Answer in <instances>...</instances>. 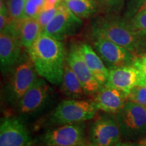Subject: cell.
<instances>
[{"instance_id": "obj_1", "label": "cell", "mask_w": 146, "mask_h": 146, "mask_svg": "<svg viewBox=\"0 0 146 146\" xmlns=\"http://www.w3.org/2000/svg\"><path fill=\"white\" fill-rule=\"evenodd\" d=\"M38 74L54 85H60L66 60L63 43L41 33L28 50Z\"/></svg>"}, {"instance_id": "obj_2", "label": "cell", "mask_w": 146, "mask_h": 146, "mask_svg": "<svg viewBox=\"0 0 146 146\" xmlns=\"http://www.w3.org/2000/svg\"><path fill=\"white\" fill-rule=\"evenodd\" d=\"M94 37H103L125 47L136 58L146 55V31L134 28L127 20L107 15L92 25Z\"/></svg>"}, {"instance_id": "obj_3", "label": "cell", "mask_w": 146, "mask_h": 146, "mask_svg": "<svg viewBox=\"0 0 146 146\" xmlns=\"http://www.w3.org/2000/svg\"><path fill=\"white\" fill-rule=\"evenodd\" d=\"M2 89L3 101L10 106H17L25 93L38 79V73L30 57H22L8 72Z\"/></svg>"}, {"instance_id": "obj_4", "label": "cell", "mask_w": 146, "mask_h": 146, "mask_svg": "<svg viewBox=\"0 0 146 146\" xmlns=\"http://www.w3.org/2000/svg\"><path fill=\"white\" fill-rule=\"evenodd\" d=\"M122 138L127 141L142 139L146 137V108L145 106L127 102L116 114Z\"/></svg>"}, {"instance_id": "obj_5", "label": "cell", "mask_w": 146, "mask_h": 146, "mask_svg": "<svg viewBox=\"0 0 146 146\" xmlns=\"http://www.w3.org/2000/svg\"><path fill=\"white\" fill-rule=\"evenodd\" d=\"M98 110L94 102L78 99L63 100L52 112L50 123L57 126L81 123L92 119Z\"/></svg>"}, {"instance_id": "obj_6", "label": "cell", "mask_w": 146, "mask_h": 146, "mask_svg": "<svg viewBox=\"0 0 146 146\" xmlns=\"http://www.w3.org/2000/svg\"><path fill=\"white\" fill-rule=\"evenodd\" d=\"M53 89L43 78H38L18 102L16 109L22 118L41 113L52 102Z\"/></svg>"}, {"instance_id": "obj_7", "label": "cell", "mask_w": 146, "mask_h": 146, "mask_svg": "<svg viewBox=\"0 0 146 146\" xmlns=\"http://www.w3.org/2000/svg\"><path fill=\"white\" fill-rule=\"evenodd\" d=\"M43 146H77L87 143L85 125L83 122L58 125L43 133L39 137Z\"/></svg>"}, {"instance_id": "obj_8", "label": "cell", "mask_w": 146, "mask_h": 146, "mask_svg": "<svg viewBox=\"0 0 146 146\" xmlns=\"http://www.w3.org/2000/svg\"><path fill=\"white\" fill-rule=\"evenodd\" d=\"M94 49L109 70L132 66L136 57L131 52L103 37H95Z\"/></svg>"}, {"instance_id": "obj_9", "label": "cell", "mask_w": 146, "mask_h": 146, "mask_svg": "<svg viewBox=\"0 0 146 146\" xmlns=\"http://www.w3.org/2000/svg\"><path fill=\"white\" fill-rule=\"evenodd\" d=\"M81 25V18L74 15L63 2L60 3L57 13L42 33L62 41L75 33Z\"/></svg>"}, {"instance_id": "obj_10", "label": "cell", "mask_w": 146, "mask_h": 146, "mask_svg": "<svg viewBox=\"0 0 146 146\" xmlns=\"http://www.w3.org/2000/svg\"><path fill=\"white\" fill-rule=\"evenodd\" d=\"M121 138L116 115L108 113L100 116L91 126V146H116Z\"/></svg>"}, {"instance_id": "obj_11", "label": "cell", "mask_w": 146, "mask_h": 146, "mask_svg": "<svg viewBox=\"0 0 146 146\" xmlns=\"http://www.w3.org/2000/svg\"><path fill=\"white\" fill-rule=\"evenodd\" d=\"M31 138L23 120L18 118H1L0 146H30Z\"/></svg>"}, {"instance_id": "obj_12", "label": "cell", "mask_w": 146, "mask_h": 146, "mask_svg": "<svg viewBox=\"0 0 146 146\" xmlns=\"http://www.w3.org/2000/svg\"><path fill=\"white\" fill-rule=\"evenodd\" d=\"M105 85L129 94L133 87L146 85V76L133 65L112 69Z\"/></svg>"}, {"instance_id": "obj_13", "label": "cell", "mask_w": 146, "mask_h": 146, "mask_svg": "<svg viewBox=\"0 0 146 146\" xmlns=\"http://www.w3.org/2000/svg\"><path fill=\"white\" fill-rule=\"evenodd\" d=\"M66 62L75 73L87 95L97 94L103 87L93 76L83 58L78 52L77 47H73L69 52Z\"/></svg>"}, {"instance_id": "obj_14", "label": "cell", "mask_w": 146, "mask_h": 146, "mask_svg": "<svg viewBox=\"0 0 146 146\" xmlns=\"http://www.w3.org/2000/svg\"><path fill=\"white\" fill-rule=\"evenodd\" d=\"M21 39L6 33L0 35V62L1 70L5 74L21 59Z\"/></svg>"}, {"instance_id": "obj_15", "label": "cell", "mask_w": 146, "mask_h": 146, "mask_svg": "<svg viewBox=\"0 0 146 146\" xmlns=\"http://www.w3.org/2000/svg\"><path fill=\"white\" fill-rule=\"evenodd\" d=\"M128 94L114 87L104 85L97 93L95 104L98 110L110 114H116L128 102Z\"/></svg>"}, {"instance_id": "obj_16", "label": "cell", "mask_w": 146, "mask_h": 146, "mask_svg": "<svg viewBox=\"0 0 146 146\" xmlns=\"http://www.w3.org/2000/svg\"><path fill=\"white\" fill-rule=\"evenodd\" d=\"M77 49L93 76L102 86H104L108 78L110 70L102 58L91 45L87 43H82Z\"/></svg>"}, {"instance_id": "obj_17", "label": "cell", "mask_w": 146, "mask_h": 146, "mask_svg": "<svg viewBox=\"0 0 146 146\" xmlns=\"http://www.w3.org/2000/svg\"><path fill=\"white\" fill-rule=\"evenodd\" d=\"M60 85L62 92L70 99H81L87 95L81 82L66 62Z\"/></svg>"}, {"instance_id": "obj_18", "label": "cell", "mask_w": 146, "mask_h": 146, "mask_svg": "<svg viewBox=\"0 0 146 146\" xmlns=\"http://www.w3.org/2000/svg\"><path fill=\"white\" fill-rule=\"evenodd\" d=\"M42 29L36 19L24 18L20 25V39L24 47L29 50L42 33Z\"/></svg>"}, {"instance_id": "obj_19", "label": "cell", "mask_w": 146, "mask_h": 146, "mask_svg": "<svg viewBox=\"0 0 146 146\" xmlns=\"http://www.w3.org/2000/svg\"><path fill=\"white\" fill-rule=\"evenodd\" d=\"M63 3L80 18H89L100 11L97 0H63Z\"/></svg>"}, {"instance_id": "obj_20", "label": "cell", "mask_w": 146, "mask_h": 146, "mask_svg": "<svg viewBox=\"0 0 146 146\" xmlns=\"http://www.w3.org/2000/svg\"><path fill=\"white\" fill-rule=\"evenodd\" d=\"M27 0H7L6 7L12 19L21 21L24 19Z\"/></svg>"}, {"instance_id": "obj_21", "label": "cell", "mask_w": 146, "mask_h": 146, "mask_svg": "<svg viewBox=\"0 0 146 146\" xmlns=\"http://www.w3.org/2000/svg\"><path fill=\"white\" fill-rule=\"evenodd\" d=\"M46 5L45 0H27L24 18L36 19Z\"/></svg>"}, {"instance_id": "obj_22", "label": "cell", "mask_w": 146, "mask_h": 146, "mask_svg": "<svg viewBox=\"0 0 146 146\" xmlns=\"http://www.w3.org/2000/svg\"><path fill=\"white\" fill-rule=\"evenodd\" d=\"M100 11L107 15H114L123 8L125 0H97Z\"/></svg>"}, {"instance_id": "obj_23", "label": "cell", "mask_w": 146, "mask_h": 146, "mask_svg": "<svg viewBox=\"0 0 146 146\" xmlns=\"http://www.w3.org/2000/svg\"><path fill=\"white\" fill-rule=\"evenodd\" d=\"M128 101L146 107V85L136 86L128 94Z\"/></svg>"}, {"instance_id": "obj_24", "label": "cell", "mask_w": 146, "mask_h": 146, "mask_svg": "<svg viewBox=\"0 0 146 146\" xmlns=\"http://www.w3.org/2000/svg\"><path fill=\"white\" fill-rule=\"evenodd\" d=\"M58 5H55V6L51 8L44 9L41 12V14H39L37 18H36L38 23H39L40 26L41 27L42 31L50 23V21L54 18L55 15L57 13L58 10Z\"/></svg>"}, {"instance_id": "obj_25", "label": "cell", "mask_w": 146, "mask_h": 146, "mask_svg": "<svg viewBox=\"0 0 146 146\" xmlns=\"http://www.w3.org/2000/svg\"><path fill=\"white\" fill-rule=\"evenodd\" d=\"M129 22L136 29L146 31V7L137 12Z\"/></svg>"}, {"instance_id": "obj_26", "label": "cell", "mask_w": 146, "mask_h": 146, "mask_svg": "<svg viewBox=\"0 0 146 146\" xmlns=\"http://www.w3.org/2000/svg\"><path fill=\"white\" fill-rule=\"evenodd\" d=\"M146 7V0H127L125 18L128 21L141 9Z\"/></svg>"}, {"instance_id": "obj_27", "label": "cell", "mask_w": 146, "mask_h": 146, "mask_svg": "<svg viewBox=\"0 0 146 146\" xmlns=\"http://www.w3.org/2000/svg\"><path fill=\"white\" fill-rule=\"evenodd\" d=\"M10 17L9 16L6 5L2 1L0 3V31L3 32L8 25Z\"/></svg>"}, {"instance_id": "obj_28", "label": "cell", "mask_w": 146, "mask_h": 146, "mask_svg": "<svg viewBox=\"0 0 146 146\" xmlns=\"http://www.w3.org/2000/svg\"><path fill=\"white\" fill-rule=\"evenodd\" d=\"M133 66L138 68L146 76V55L136 58Z\"/></svg>"}, {"instance_id": "obj_29", "label": "cell", "mask_w": 146, "mask_h": 146, "mask_svg": "<svg viewBox=\"0 0 146 146\" xmlns=\"http://www.w3.org/2000/svg\"><path fill=\"white\" fill-rule=\"evenodd\" d=\"M61 0H45L46 1V5H45V9L51 8L55 5H58Z\"/></svg>"}, {"instance_id": "obj_30", "label": "cell", "mask_w": 146, "mask_h": 146, "mask_svg": "<svg viewBox=\"0 0 146 146\" xmlns=\"http://www.w3.org/2000/svg\"><path fill=\"white\" fill-rule=\"evenodd\" d=\"M116 146H137V143H133L131 141H126V142H121L120 141L119 143H117Z\"/></svg>"}, {"instance_id": "obj_31", "label": "cell", "mask_w": 146, "mask_h": 146, "mask_svg": "<svg viewBox=\"0 0 146 146\" xmlns=\"http://www.w3.org/2000/svg\"><path fill=\"white\" fill-rule=\"evenodd\" d=\"M139 142H141V143H143L146 144V137H144L143 139H142L141 140H140Z\"/></svg>"}, {"instance_id": "obj_32", "label": "cell", "mask_w": 146, "mask_h": 146, "mask_svg": "<svg viewBox=\"0 0 146 146\" xmlns=\"http://www.w3.org/2000/svg\"><path fill=\"white\" fill-rule=\"evenodd\" d=\"M137 146H146V144L141 143V142H139V143H137Z\"/></svg>"}, {"instance_id": "obj_33", "label": "cell", "mask_w": 146, "mask_h": 146, "mask_svg": "<svg viewBox=\"0 0 146 146\" xmlns=\"http://www.w3.org/2000/svg\"><path fill=\"white\" fill-rule=\"evenodd\" d=\"M77 146H91V144H90V142H89V143H87L83 144V145H77Z\"/></svg>"}, {"instance_id": "obj_34", "label": "cell", "mask_w": 146, "mask_h": 146, "mask_svg": "<svg viewBox=\"0 0 146 146\" xmlns=\"http://www.w3.org/2000/svg\"><path fill=\"white\" fill-rule=\"evenodd\" d=\"M1 1H4V0H1Z\"/></svg>"}, {"instance_id": "obj_35", "label": "cell", "mask_w": 146, "mask_h": 146, "mask_svg": "<svg viewBox=\"0 0 146 146\" xmlns=\"http://www.w3.org/2000/svg\"><path fill=\"white\" fill-rule=\"evenodd\" d=\"M90 144H91V143H90Z\"/></svg>"}, {"instance_id": "obj_36", "label": "cell", "mask_w": 146, "mask_h": 146, "mask_svg": "<svg viewBox=\"0 0 146 146\" xmlns=\"http://www.w3.org/2000/svg\"><path fill=\"white\" fill-rule=\"evenodd\" d=\"M145 108H146V107H145Z\"/></svg>"}]
</instances>
